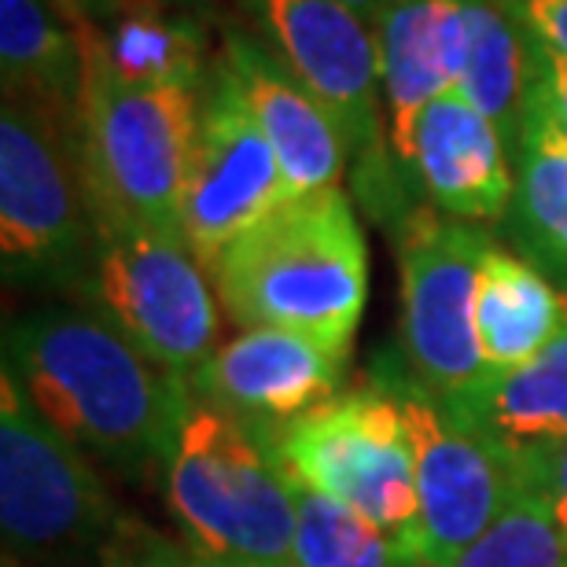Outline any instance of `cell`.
<instances>
[{"instance_id": "6da1fadb", "label": "cell", "mask_w": 567, "mask_h": 567, "mask_svg": "<svg viewBox=\"0 0 567 567\" xmlns=\"http://www.w3.org/2000/svg\"><path fill=\"white\" fill-rule=\"evenodd\" d=\"M4 369L85 457L126 480H163L188 380L147 358L93 306H41L8 324Z\"/></svg>"}, {"instance_id": "7a4b0ae2", "label": "cell", "mask_w": 567, "mask_h": 567, "mask_svg": "<svg viewBox=\"0 0 567 567\" xmlns=\"http://www.w3.org/2000/svg\"><path fill=\"white\" fill-rule=\"evenodd\" d=\"M210 280L240 328H288L350 350L369 299V247L347 192L280 203L225 247Z\"/></svg>"}, {"instance_id": "3957f363", "label": "cell", "mask_w": 567, "mask_h": 567, "mask_svg": "<svg viewBox=\"0 0 567 567\" xmlns=\"http://www.w3.org/2000/svg\"><path fill=\"white\" fill-rule=\"evenodd\" d=\"M163 494L181 538L199 549L291 567L299 505L277 424L192 394L163 472Z\"/></svg>"}, {"instance_id": "277c9868", "label": "cell", "mask_w": 567, "mask_h": 567, "mask_svg": "<svg viewBox=\"0 0 567 567\" xmlns=\"http://www.w3.org/2000/svg\"><path fill=\"white\" fill-rule=\"evenodd\" d=\"M0 255L11 284L74 288L93 258L78 111L4 93L0 111Z\"/></svg>"}, {"instance_id": "5b68a950", "label": "cell", "mask_w": 567, "mask_h": 567, "mask_svg": "<svg viewBox=\"0 0 567 567\" xmlns=\"http://www.w3.org/2000/svg\"><path fill=\"white\" fill-rule=\"evenodd\" d=\"M78 137L89 207L181 236V199L199 126L188 85H130L82 60Z\"/></svg>"}, {"instance_id": "8992f818", "label": "cell", "mask_w": 567, "mask_h": 567, "mask_svg": "<svg viewBox=\"0 0 567 567\" xmlns=\"http://www.w3.org/2000/svg\"><path fill=\"white\" fill-rule=\"evenodd\" d=\"M78 295L147 358L188 380L218 347V288L181 236L93 210V258Z\"/></svg>"}, {"instance_id": "52a82bcc", "label": "cell", "mask_w": 567, "mask_h": 567, "mask_svg": "<svg viewBox=\"0 0 567 567\" xmlns=\"http://www.w3.org/2000/svg\"><path fill=\"white\" fill-rule=\"evenodd\" d=\"M122 513L96 461L60 435L22 383L0 380V530L19 560H71L104 546Z\"/></svg>"}, {"instance_id": "ba28073f", "label": "cell", "mask_w": 567, "mask_h": 567, "mask_svg": "<svg viewBox=\"0 0 567 567\" xmlns=\"http://www.w3.org/2000/svg\"><path fill=\"white\" fill-rule=\"evenodd\" d=\"M280 453L295 483L421 546L413 431L399 402L372 380L284 424Z\"/></svg>"}, {"instance_id": "9c48e42d", "label": "cell", "mask_w": 567, "mask_h": 567, "mask_svg": "<svg viewBox=\"0 0 567 567\" xmlns=\"http://www.w3.org/2000/svg\"><path fill=\"white\" fill-rule=\"evenodd\" d=\"M372 383L399 402L413 431L416 453V519L431 567H450L472 542H480L524 486L519 464L491 435L435 399L405 369L402 354H380Z\"/></svg>"}, {"instance_id": "30bf717a", "label": "cell", "mask_w": 567, "mask_h": 567, "mask_svg": "<svg viewBox=\"0 0 567 567\" xmlns=\"http://www.w3.org/2000/svg\"><path fill=\"white\" fill-rule=\"evenodd\" d=\"M247 11L255 16L258 41L332 115L361 188L377 199V188L394 185L391 177L402 174L383 152V78L372 22L339 0H247Z\"/></svg>"}, {"instance_id": "8fae6325", "label": "cell", "mask_w": 567, "mask_h": 567, "mask_svg": "<svg viewBox=\"0 0 567 567\" xmlns=\"http://www.w3.org/2000/svg\"><path fill=\"white\" fill-rule=\"evenodd\" d=\"M480 225L413 210L402 225V361L442 402H461L486 380L475 336V288L486 247Z\"/></svg>"}, {"instance_id": "7c38bea8", "label": "cell", "mask_w": 567, "mask_h": 567, "mask_svg": "<svg viewBox=\"0 0 567 567\" xmlns=\"http://www.w3.org/2000/svg\"><path fill=\"white\" fill-rule=\"evenodd\" d=\"M291 199L274 144L218 60L199 93V126L181 199V233L199 266L214 274L233 240Z\"/></svg>"}, {"instance_id": "4fadbf2b", "label": "cell", "mask_w": 567, "mask_h": 567, "mask_svg": "<svg viewBox=\"0 0 567 567\" xmlns=\"http://www.w3.org/2000/svg\"><path fill=\"white\" fill-rule=\"evenodd\" d=\"M347 361L350 350L313 336L288 328H244L214 347V354L188 377V391L229 413L284 427L313 405L336 399Z\"/></svg>"}, {"instance_id": "5bb4252c", "label": "cell", "mask_w": 567, "mask_h": 567, "mask_svg": "<svg viewBox=\"0 0 567 567\" xmlns=\"http://www.w3.org/2000/svg\"><path fill=\"white\" fill-rule=\"evenodd\" d=\"M405 177L453 221H505L516 169L502 133L457 89L421 111Z\"/></svg>"}, {"instance_id": "9a60e30c", "label": "cell", "mask_w": 567, "mask_h": 567, "mask_svg": "<svg viewBox=\"0 0 567 567\" xmlns=\"http://www.w3.org/2000/svg\"><path fill=\"white\" fill-rule=\"evenodd\" d=\"M221 63L233 74V82L240 85L266 141L274 144L291 196L339 188L350 152L343 133H339L332 115L317 104V96L306 93L299 78L258 38H244V33L229 30Z\"/></svg>"}, {"instance_id": "2e32d148", "label": "cell", "mask_w": 567, "mask_h": 567, "mask_svg": "<svg viewBox=\"0 0 567 567\" xmlns=\"http://www.w3.org/2000/svg\"><path fill=\"white\" fill-rule=\"evenodd\" d=\"M380 44L383 104L391 122V158L405 174L421 111L461 85L468 60L464 0H394L372 22Z\"/></svg>"}, {"instance_id": "e0dca14e", "label": "cell", "mask_w": 567, "mask_h": 567, "mask_svg": "<svg viewBox=\"0 0 567 567\" xmlns=\"http://www.w3.org/2000/svg\"><path fill=\"white\" fill-rule=\"evenodd\" d=\"M82 60L130 85H207V33L169 0H122L104 19H78Z\"/></svg>"}, {"instance_id": "ac0fdd59", "label": "cell", "mask_w": 567, "mask_h": 567, "mask_svg": "<svg viewBox=\"0 0 567 567\" xmlns=\"http://www.w3.org/2000/svg\"><path fill=\"white\" fill-rule=\"evenodd\" d=\"M567 324V295L519 251L491 244L475 288V336L486 377L542 354Z\"/></svg>"}, {"instance_id": "d6986e66", "label": "cell", "mask_w": 567, "mask_h": 567, "mask_svg": "<svg viewBox=\"0 0 567 567\" xmlns=\"http://www.w3.org/2000/svg\"><path fill=\"white\" fill-rule=\"evenodd\" d=\"M450 405L516 461L567 442V324L527 365L486 377Z\"/></svg>"}, {"instance_id": "ffe728a7", "label": "cell", "mask_w": 567, "mask_h": 567, "mask_svg": "<svg viewBox=\"0 0 567 567\" xmlns=\"http://www.w3.org/2000/svg\"><path fill=\"white\" fill-rule=\"evenodd\" d=\"M513 169L508 236L516 251L567 295V137L535 100H527Z\"/></svg>"}, {"instance_id": "44dd1931", "label": "cell", "mask_w": 567, "mask_h": 567, "mask_svg": "<svg viewBox=\"0 0 567 567\" xmlns=\"http://www.w3.org/2000/svg\"><path fill=\"white\" fill-rule=\"evenodd\" d=\"M0 71L4 93L82 107V41L60 0H0Z\"/></svg>"}, {"instance_id": "7402d4cb", "label": "cell", "mask_w": 567, "mask_h": 567, "mask_svg": "<svg viewBox=\"0 0 567 567\" xmlns=\"http://www.w3.org/2000/svg\"><path fill=\"white\" fill-rule=\"evenodd\" d=\"M468 60L457 93L494 122L516 158L530 89V38L505 0H464Z\"/></svg>"}, {"instance_id": "603a6c76", "label": "cell", "mask_w": 567, "mask_h": 567, "mask_svg": "<svg viewBox=\"0 0 567 567\" xmlns=\"http://www.w3.org/2000/svg\"><path fill=\"white\" fill-rule=\"evenodd\" d=\"M299 527L291 567H431L424 549L369 524L347 505L295 483Z\"/></svg>"}, {"instance_id": "cb8c5ba5", "label": "cell", "mask_w": 567, "mask_h": 567, "mask_svg": "<svg viewBox=\"0 0 567 567\" xmlns=\"http://www.w3.org/2000/svg\"><path fill=\"white\" fill-rule=\"evenodd\" d=\"M450 567H567V542L542 497L524 483L494 527Z\"/></svg>"}, {"instance_id": "d4e9b609", "label": "cell", "mask_w": 567, "mask_h": 567, "mask_svg": "<svg viewBox=\"0 0 567 567\" xmlns=\"http://www.w3.org/2000/svg\"><path fill=\"white\" fill-rule=\"evenodd\" d=\"M100 567H269L199 549L188 538H169L158 527L122 513L100 546Z\"/></svg>"}, {"instance_id": "484cf974", "label": "cell", "mask_w": 567, "mask_h": 567, "mask_svg": "<svg viewBox=\"0 0 567 567\" xmlns=\"http://www.w3.org/2000/svg\"><path fill=\"white\" fill-rule=\"evenodd\" d=\"M516 464H519L524 483L542 497V505L549 508L553 524L560 527V535L567 542V442L527 453V457H519Z\"/></svg>"}, {"instance_id": "4316f807", "label": "cell", "mask_w": 567, "mask_h": 567, "mask_svg": "<svg viewBox=\"0 0 567 567\" xmlns=\"http://www.w3.org/2000/svg\"><path fill=\"white\" fill-rule=\"evenodd\" d=\"M530 38V33H527ZM527 100L546 111V115L557 122V130L567 137V60L557 52L542 49V44L530 38V89Z\"/></svg>"}, {"instance_id": "83f0119b", "label": "cell", "mask_w": 567, "mask_h": 567, "mask_svg": "<svg viewBox=\"0 0 567 567\" xmlns=\"http://www.w3.org/2000/svg\"><path fill=\"white\" fill-rule=\"evenodd\" d=\"M542 49L567 60V0H505Z\"/></svg>"}, {"instance_id": "f1b7e54d", "label": "cell", "mask_w": 567, "mask_h": 567, "mask_svg": "<svg viewBox=\"0 0 567 567\" xmlns=\"http://www.w3.org/2000/svg\"><path fill=\"white\" fill-rule=\"evenodd\" d=\"M60 4L71 11V16H78V19H104L107 11H115L122 0H60Z\"/></svg>"}, {"instance_id": "f546056e", "label": "cell", "mask_w": 567, "mask_h": 567, "mask_svg": "<svg viewBox=\"0 0 567 567\" xmlns=\"http://www.w3.org/2000/svg\"><path fill=\"white\" fill-rule=\"evenodd\" d=\"M339 4H347L350 11H358L361 19H369V22H377L383 11H388L394 0H339Z\"/></svg>"}]
</instances>
